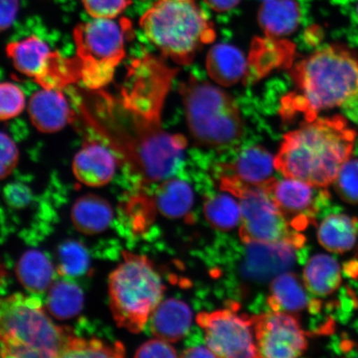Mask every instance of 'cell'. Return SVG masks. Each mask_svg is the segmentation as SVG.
<instances>
[{"label": "cell", "instance_id": "cell-13", "mask_svg": "<svg viewBox=\"0 0 358 358\" xmlns=\"http://www.w3.org/2000/svg\"><path fill=\"white\" fill-rule=\"evenodd\" d=\"M265 189L295 231L306 229L313 221L322 206L329 199V192L310 183L288 178H273Z\"/></svg>", "mask_w": 358, "mask_h": 358}, {"label": "cell", "instance_id": "cell-8", "mask_svg": "<svg viewBox=\"0 0 358 358\" xmlns=\"http://www.w3.org/2000/svg\"><path fill=\"white\" fill-rule=\"evenodd\" d=\"M131 35V24L127 19H94L74 29L80 80L88 88L99 90L111 82Z\"/></svg>", "mask_w": 358, "mask_h": 358}, {"label": "cell", "instance_id": "cell-29", "mask_svg": "<svg viewBox=\"0 0 358 358\" xmlns=\"http://www.w3.org/2000/svg\"><path fill=\"white\" fill-rule=\"evenodd\" d=\"M57 272L62 276H82L88 271L90 257L87 250L76 241H66L58 248Z\"/></svg>", "mask_w": 358, "mask_h": 358}, {"label": "cell", "instance_id": "cell-31", "mask_svg": "<svg viewBox=\"0 0 358 358\" xmlns=\"http://www.w3.org/2000/svg\"><path fill=\"white\" fill-rule=\"evenodd\" d=\"M334 183L340 198L348 203L358 204V159L347 161Z\"/></svg>", "mask_w": 358, "mask_h": 358}, {"label": "cell", "instance_id": "cell-12", "mask_svg": "<svg viewBox=\"0 0 358 358\" xmlns=\"http://www.w3.org/2000/svg\"><path fill=\"white\" fill-rule=\"evenodd\" d=\"M259 357L292 358L306 352L308 342L291 313L272 311L252 317Z\"/></svg>", "mask_w": 358, "mask_h": 358}, {"label": "cell", "instance_id": "cell-40", "mask_svg": "<svg viewBox=\"0 0 358 358\" xmlns=\"http://www.w3.org/2000/svg\"><path fill=\"white\" fill-rule=\"evenodd\" d=\"M356 16H357V21H358V4L356 7Z\"/></svg>", "mask_w": 358, "mask_h": 358}, {"label": "cell", "instance_id": "cell-18", "mask_svg": "<svg viewBox=\"0 0 358 358\" xmlns=\"http://www.w3.org/2000/svg\"><path fill=\"white\" fill-rule=\"evenodd\" d=\"M275 159L262 146L243 152L234 164L223 167L222 176H229L250 187H265L273 178Z\"/></svg>", "mask_w": 358, "mask_h": 358}, {"label": "cell", "instance_id": "cell-25", "mask_svg": "<svg viewBox=\"0 0 358 358\" xmlns=\"http://www.w3.org/2000/svg\"><path fill=\"white\" fill-rule=\"evenodd\" d=\"M303 282L307 289L317 296L333 294L342 282L339 264L328 255H316L304 268Z\"/></svg>", "mask_w": 358, "mask_h": 358}, {"label": "cell", "instance_id": "cell-14", "mask_svg": "<svg viewBox=\"0 0 358 358\" xmlns=\"http://www.w3.org/2000/svg\"><path fill=\"white\" fill-rule=\"evenodd\" d=\"M117 164V157L105 143L88 141L75 155L73 170L83 185L102 187L113 178Z\"/></svg>", "mask_w": 358, "mask_h": 358}, {"label": "cell", "instance_id": "cell-2", "mask_svg": "<svg viewBox=\"0 0 358 358\" xmlns=\"http://www.w3.org/2000/svg\"><path fill=\"white\" fill-rule=\"evenodd\" d=\"M357 134L342 115L306 122L285 134L275 168L285 178L326 189L351 159Z\"/></svg>", "mask_w": 358, "mask_h": 358}, {"label": "cell", "instance_id": "cell-7", "mask_svg": "<svg viewBox=\"0 0 358 358\" xmlns=\"http://www.w3.org/2000/svg\"><path fill=\"white\" fill-rule=\"evenodd\" d=\"M179 92L196 144L219 150L239 142L244 124L238 107L228 94L194 77L182 83Z\"/></svg>", "mask_w": 358, "mask_h": 358}, {"label": "cell", "instance_id": "cell-3", "mask_svg": "<svg viewBox=\"0 0 358 358\" xmlns=\"http://www.w3.org/2000/svg\"><path fill=\"white\" fill-rule=\"evenodd\" d=\"M290 73L295 90L282 100L280 110L286 120L301 115L310 122L320 111L358 96V57L345 47L320 49L295 64Z\"/></svg>", "mask_w": 358, "mask_h": 358}, {"label": "cell", "instance_id": "cell-11", "mask_svg": "<svg viewBox=\"0 0 358 358\" xmlns=\"http://www.w3.org/2000/svg\"><path fill=\"white\" fill-rule=\"evenodd\" d=\"M196 322L204 330L208 348L217 357H259L252 317L223 310L201 313Z\"/></svg>", "mask_w": 358, "mask_h": 358}, {"label": "cell", "instance_id": "cell-10", "mask_svg": "<svg viewBox=\"0 0 358 358\" xmlns=\"http://www.w3.org/2000/svg\"><path fill=\"white\" fill-rule=\"evenodd\" d=\"M7 53L20 73L43 88L62 90L80 80L78 58L62 57L36 36L8 44Z\"/></svg>", "mask_w": 358, "mask_h": 358}, {"label": "cell", "instance_id": "cell-23", "mask_svg": "<svg viewBox=\"0 0 358 358\" xmlns=\"http://www.w3.org/2000/svg\"><path fill=\"white\" fill-rule=\"evenodd\" d=\"M16 275L26 290L40 294L50 289L55 278V271L46 255L31 250L22 255L17 263Z\"/></svg>", "mask_w": 358, "mask_h": 358}, {"label": "cell", "instance_id": "cell-35", "mask_svg": "<svg viewBox=\"0 0 358 358\" xmlns=\"http://www.w3.org/2000/svg\"><path fill=\"white\" fill-rule=\"evenodd\" d=\"M3 198L10 207L21 209L31 203L33 195L28 186L20 182H13L4 187Z\"/></svg>", "mask_w": 358, "mask_h": 358}, {"label": "cell", "instance_id": "cell-30", "mask_svg": "<svg viewBox=\"0 0 358 358\" xmlns=\"http://www.w3.org/2000/svg\"><path fill=\"white\" fill-rule=\"evenodd\" d=\"M124 355L122 344L106 345L100 339L74 337L64 357H122Z\"/></svg>", "mask_w": 358, "mask_h": 358}, {"label": "cell", "instance_id": "cell-26", "mask_svg": "<svg viewBox=\"0 0 358 358\" xmlns=\"http://www.w3.org/2000/svg\"><path fill=\"white\" fill-rule=\"evenodd\" d=\"M194 195L189 183L178 178H168L157 187L155 201L165 217L177 219L186 216L194 205Z\"/></svg>", "mask_w": 358, "mask_h": 358}, {"label": "cell", "instance_id": "cell-20", "mask_svg": "<svg viewBox=\"0 0 358 358\" xmlns=\"http://www.w3.org/2000/svg\"><path fill=\"white\" fill-rule=\"evenodd\" d=\"M206 66L210 78L223 87L234 86L248 73V64L243 53L227 44H218L210 49Z\"/></svg>", "mask_w": 358, "mask_h": 358}, {"label": "cell", "instance_id": "cell-5", "mask_svg": "<svg viewBox=\"0 0 358 358\" xmlns=\"http://www.w3.org/2000/svg\"><path fill=\"white\" fill-rule=\"evenodd\" d=\"M141 28L162 55L189 65L215 38L213 24L196 0H157L141 17Z\"/></svg>", "mask_w": 358, "mask_h": 358}, {"label": "cell", "instance_id": "cell-36", "mask_svg": "<svg viewBox=\"0 0 358 358\" xmlns=\"http://www.w3.org/2000/svg\"><path fill=\"white\" fill-rule=\"evenodd\" d=\"M136 357H177V352L163 339L150 340L138 348Z\"/></svg>", "mask_w": 358, "mask_h": 358}, {"label": "cell", "instance_id": "cell-6", "mask_svg": "<svg viewBox=\"0 0 358 358\" xmlns=\"http://www.w3.org/2000/svg\"><path fill=\"white\" fill-rule=\"evenodd\" d=\"M123 258L109 276L110 307L120 328L138 334L162 302L165 287L146 257L124 252Z\"/></svg>", "mask_w": 358, "mask_h": 358}, {"label": "cell", "instance_id": "cell-22", "mask_svg": "<svg viewBox=\"0 0 358 358\" xmlns=\"http://www.w3.org/2000/svg\"><path fill=\"white\" fill-rule=\"evenodd\" d=\"M301 16L295 0H265L259 8V22L268 37H281L297 29Z\"/></svg>", "mask_w": 358, "mask_h": 358}, {"label": "cell", "instance_id": "cell-4", "mask_svg": "<svg viewBox=\"0 0 358 358\" xmlns=\"http://www.w3.org/2000/svg\"><path fill=\"white\" fill-rule=\"evenodd\" d=\"M74 337L73 330L53 323L37 298L15 294L2 299L3 357H64Z\"/></svg>", "mask_w": 358, "mask_h": 358}, {"label": "cell", "instance_id": "cell-33", "mask_svg": "<svg viewBox=\"0 0 358 358\" xmlns=\"http://www.w3.org/2000/svg\"><path fill=\"white\" fill-rule=\"evenodd\" d=\"M85 10L94 19H115L129 4L131 0H82Z\"/></svg>", "mask_w": 358, "mask_h": 358}, {"label": "cell", "instance_id": "cell-15", "mask_svg": "<svg viewBox=\"0 0 358 358\" xmlns=\"http://www.w3.org/2000/svg\"><path fill=\"white\" fill-rule=\"evenodd\" d=\"M246 250L243 273L248 279L263 281L289 270L294 263V246L287 243H252Z\"/></svg>", "mask_w": 358, "mask_h": 358}, {"label": "cell", "instance_id": "cell-27", "mask_svg": "<svg viewBox=\"0 0 358 358\" xmlns=\"http://www.w3.org/2000/svg\"><path fill=\"white\" fill-rule=\"evenodd\" d=\"M83 290L73 282L57 281L48 289V311L57 320H70L77 316L83 310Z\"/></svg>", "mask_w": 358, "mask_h": 358}, {"label": "cell", "instance_id": "cell-37", "mask_svg": "<svg viewBox=\"0 0 358 358\" xmlns=\"http://www.w3.org/2000/svg\"><path fill=\"white\" fill-rule=\"evenodd\" d=\"M19 0H0V27L6 30L10 28L17 13Z\"/></svg>", "mask_w": 358, "mask_h": 358}, {"label": "cell", "instance_id": "cell-32", "mask_svg": "<svg viewBox=\"0 0 358 358\" xmlns=\"http://www.w3.org/2000/svg\"><path fill=\"white\" fill-rule=\"evenodd\" d=\"M26 106L24 92L10 83H3L0 86V118L8 120L22 113Z\"/></svg>", "mask_w": 358, "mask_h": 358}, {"label": "cell", "instance_id": "cell-39", "mask_svg": "<svg viewBox=\"0 0 358 358\" xmlns=\"http://www.w3.org/2000/svg\"><path fill=\"white\" fill-rule=\"evenodd\" d=\"M182 357H217L214 353L206 347L190 348L183 351Z\"/></svg>", "mask_w": 358, "mask_h": 358}, {"label": "cell", "instance_id": "cell-9", "mask_svg": "<svg viewBox=\"0 0 358 358\" xmlns=\"http://www.w3.org/2000/svg\"><path fill=\"white\" fill-rule=\"evenodd\" d=\"M219 187L240 200L239 236L244 243H287L297 250L306 244V236L291 227L265 187L246 186L228 176H221Z\"/></svg>", "mask_w": 358, "mask_h": 358}, {"label": "cell", "instance_id": "cell-34", "mask_svg": "<svg viewBox=\"0 0 358 358\" xmlns=\"http://www.w3.org/2000/svg\"><path fill=\"white\" fill-rule=\"evenodd\" d=\"M0 143H1V146H0V150H1L0 174H1V178L4 179L10 176L17 166L20 159V151L10 136L3 131L1 132Z\"/></svg>", "mask_w": 358, "mask_h": 358}, {"label": "cell", "instance_id": "cell-16", "mask_svg": "<svg viewBox=\"0 0 358 358\" xmlns=\"http://www.w3.org/2000/svg\"><path fill=\"white\" fill-rule=\"evenodd\" d=\"M29 115L35 128L43 133L62 131L75 119V112L58 89L43 88L29 102Z\"/></svg>", "mask_w": 358, "mask_h": 358}, {"label": "cell", "instance_id": "cell-24", "mask_svg": "<svg viewBox=\"0 0 358 358\" xmlns=\"http://www.w3.org/2000/svg\"><path fill=\"white\" fill-rule=\"evenodd\" d=\"M357 231V218L346 214H331L321 222L317 239L329 252L343 254L355 245Z\"/></svg>", "mask_w": 358, "mask_h": 358}, {"label": "cell", "instance_id": "cell-38", "mask_svg": "<svg viewBox=\"0 0 358 358\" xmlns=\"http://www.w3.org/2000/svg\"><path fill=\"white\" fill-rule=\"evenodd\" d=\"M208 6L217 12H226L235 8L240 0H204Z\"/></svg>", "mask_w": 358, "mask_h": 358}, {"label": "cell", "instance_id": "cell-21", "mask_svg": "<svg viewBox=\"0 0 358 358\" xmlns=\"http://www.w3.org/2000/svg\"><path fill=\"white\" fill-rule=\"evenodd\" d=\"M113 219L110 204L95 194L80 196L71 209V220L77 230L86 235L104 231Z\"/></svg>", "mask_w": 358, "mask_h": 358}, {"label": "cell", "instance_id": "cell-28", "mask_svg": "<svg viewBox=\"0 0 358 358\" xmlns=\"http://www.w3.org/2000/svg\"><path fill=\"white\" fill-rule=\"evenodd\" d=\"M204 214L210 225L220 231L234 229L241 221L240 204L227 194H218L205 201Z\"/></svg>", "mask_w": 358, "mask_h": 358}, {"label": "cell", "instance_id": "cell-1", "mask_svg": "<svg viewBox=\"0 0 358 358\" xmlns=\"http://www.w3.org/2000/svg\"><path fill=\"white\" fill-rule=\"evenodd\" d=\"M178 70L145 55L129 69L120 99L104 96L99 119L86 113L91 127L141 185L162 182L176 172L187 147L182 134L164 131L161 116Z\"/></svg>", "mask_w": 358, "mask_h": 358}, {"label": "cell", "instance_id": "cell-17", "mask_svg": "<svg viewBox=\"0 0 358 358\" xmlns=\"http://www.w3.org/2000/svg\"><path fill=\"white\" fill-rule=\"evenodd\" d=\"M306 289L296 274L283 273L272 281L268 306L272 311L288 313H301L306 308L310 312L319 311L321 302L308 297Z\"/></svg>", "mask_w": 358, "mask_h": 358}, {"label": "cell", "instance_id": "cell-19", "mask_svg": "<svg viewBox=\"0 0 358 358\" xmlns=\"http://www.w3.org/2000/svg\"><path fill=\"white\" fill-rule=\"evenodd\" d=\"M150 320L151 333L155 338L176 343L189 332L192 313L186 303L171 298L157 306Z\"/></svg>", "mask_w": 358, "mask_h": 358}]
</instances>
